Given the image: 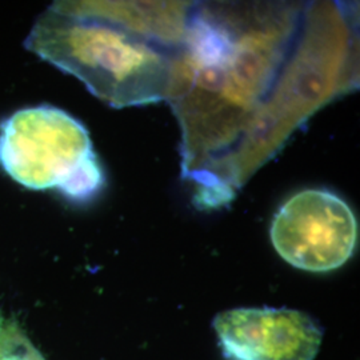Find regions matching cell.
Instances as JSON below:
<instances>
[{
  "label": "cell",
  "instance_id": "obj_1",
  "mask_svg": "<svg viewBox=\"0 0 360 360\" xmlns=\"http://www.w3.org/2000/svg\"><path fill=\"white\" fill-rule=\"evenodd\" d=\"M25 46L116 108L159 101L167 86V62L122 6L55 3L35 22Z\"/></svg>",
  "mask_w": 360,
  "mask_h": 360
},
{
  "label": "cell",
  "instance_id": "obj_5",
  "mask_svg": "<svg viewBox=\"0 0 360 360\" xmlns=\"http://www.w3.org/2000/svg\"><path fill=\"white\" fill-rule=\"evenodd\" d=\"M0 360H46L13 318L0 315Z\"/></svg>",
  "mask_w": 360,
  "mask_h": 360
},
{
  "label": "cell",
  "instance_id": "obj_3",
  "mask_svg": "<svg viewBox=\"0 0 360 360\" xmlns=\"http://www.w3.org/2000/svg\"><path fill=\"white\" fill-rule=\"evenodd\" d=\"M271 242L288 264L330 272L346 264L358 242V220L336 193L309 188L291 196L272 219Z\"/></svg>",
  "mask_w": 360,
  "mask_h": 360
},
{
  "label": "cell",
  "instance_id": "obj_2",
  "mask_svg": "<svg viewBox=\"0 0 360 360\" xmlns=\"http://www.w3.org/2000/svg\"><path fill=\"white\" fill-rule=\"evenodd\" d=\"M0 166L26 188H58L77 202L104 186L89 131L47 104L20 110L0 124Z\"/></svg>",
  "mask_w": 360,
  "mask_h": 360
},
{
  "label": "cell",
  "instance_id": "obj_4",
  "mask_svg": "<svg viewBox=\"0 0 360 360\" xmlns=\"http://www.w3.org/2000/svg\"><path fill=\"white\" fill-rule=\"evenodd\" d=\"M214 328L230 360H314L322 345L321 327L296 309H229Z\"/></svg>",
  "mask_w": 360,
  "mask_h": 360
}]
</instances>
